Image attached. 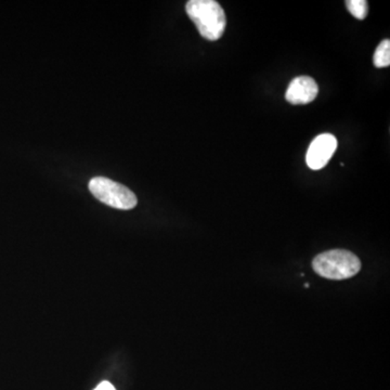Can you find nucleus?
Returning <instances> with one entry per match:
<instances>
[{
  "mask_svg": "<svg viewBox=\"0 0 390 390\" xmlns=\"http://www.w3.org/2000/svg\"><path fill=\"white\" fill-rule=\"evenodd\" d=\"M373 62L379 69L388 67L390 64V42L389 40H383L381 44L377 46L375 50L374 57H373Z\"/></svg>",
  "mask_w": 390,
  "mask_h": 390,
  "instance_id": "nucleus-6",
  "label": "nucleus"
},
{
  "mask_svg": "<svg viewBox=\"0 0 390 390\" xmlns=\"http://www.w3.org/2000/svg\"><path fill=\"white\" fill-rule=\"evenodd\" d=\"M88 187L96 199L117 210H132L138 203L134 192L109 178L95 177L89 181Z\"/></svg>",
  "mask_w": 390,
  "mask_h": 390,
  "instance_id": "nucleus-3",
  "label": "nucleus"
},
{
  "mask_svg": "<svg viewBox=\"0 0 390 390\" xmlns=\"http://www.w3.org/2000/svg\"><path fill=\"white\" fill-rule=\"evenodd\" d=\"M338 149V139L332 134H321L314 139L307 154L306 163L312 171H320L330 162Z\"/></svg>",
  "mask_w": 390,
  "mask_h": 390,
  "instance_id": "nucleus-4",
  "label": "nucleus"
},
{
  "mask_svg": "<svg viewBox=\"0 0 390 390\" xmlns=\"http://www.w3.org/2000/svg\"><path fill=\"white\" fill-rule=\"evenodd\" d=\"M318 93V84L314 79L309 76H298L289 83L285 99L294 105L308 104L316 99Z\"/></svg>",
  "mask_w": 390,
  "mask_h": 390,
  "instance_id": "nucleus-5",
  "label": "nucleus"
},
{
  "mask_svg": "<svg viewBox=\"0 0 390 390\" xmlns=\"http://www.w3.org/2000/svg\"><path fill=\"white\" fill-rule=\"evenodd\" d=\"M310 287L309 283H306L305 287Z\"/></svg>",
  "mask_w": 390,
  "mask_h": 390,
  "instance_id": "nucleus-9",
  "label": "nucleus"
},
{
  "mask_svg": "<svg viewBox=\"0 0 390 390\" xmlns=\"http://www.w3.org/2000/svg\"><path fill=\"white\" fill-rule=\"evenodd\" d=\"M190 19L197 25L202 38L207 40L222 38L226 26V13L215 0H190L185 5Z\"/></svg>",
  "mask_w": 390,
  "mask_h": 390,
  "instance_id": "nucleus-1",
  "label": "nucleus"
},
{
  "mask_svg": "<svg viewBox=\"0 0 390 390\" xmlns=\"http://www.w3.org/2000/svg\"><path fill=\"white\" fill-rule=\"evenodd\" d=\"M95 390H116L115 387L112 385L109 382H102L100 385H98V387H96Z\"/></svg>",
  "mask_w": 390,
  "mask_h": 390,
  "instance_id": "nucleus-8",
  "label": "nucleus"
},
{
  "mask_svg": "<svg viewBox=\"0 0 390 390\" xmlns=\"http://www.w3.org/2000/svg\"><path fill=\"white\" fill-rule=\"evenodd\" d=\"M312 268L320 277L342 281L360 273L361 261L350 251L331 250L316 255L312 260Z\"/></svg>",
  "mask_w": 390,
  "mask_h": 390,
  "instance_id": "nucleus-2",
  "label": "nucleus"
},
{
  "mask_svg": "<svg viewBox=\"0 0 390 390\" xmlns=\"http://www.w3.org/2000/svg\"><path fill=\"white\" fill-rule=\"evenodd\" d=\"M347 9L356 19L365 20L369 13V5L365 0H347Z\"/></svg>",
  "mask_w": 390,
  "mask_h": 390,
  "instance_id": "nucleus-7",
  "label": "nucleus"
}]
</instances>
